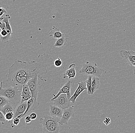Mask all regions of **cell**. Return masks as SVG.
<instances>
[{
    "label": "cell",
    "instance_id": "6da1fadb",
    "mask_svg": "<svg viewBox=\"0 0 135 133\" xmlns=\"http://www.w3.org/2000/svg\"><path fill=\"white\" fill-rule=\"evenodd\" d=\"M37 62L35 61H30L16 60L8 69L6 76L17 75L32 77L36 75V68Z\"/></svg>",
    "mask_w": 135,
    "mask_h": 133
},
{
    "label": "cell",
    "instance_id": "7a4b0ae2",
    "mask_svg": "<svg viewBox=\"0 0 135 133\" xmlns=\"http://www.w3.org/2000/svg\"><path fill=\"white\" fill-rule=\"evenodd\" d=\"M22 90L17 87L6 86L2 87L1 83L0 95L8 98L10 102L17 107L21 103Z\"/></svg>",
    "mask_w": 135,
    "mask_h": 133
},
{
    "label": "cell",
    "instance_id": "3957f363",
    "mask_svg": "<svg viewBox=\"0 0 135 133\" xmlns=\"http://www.w3.org/2000/svg\"><path fill=\"white\" fill-rule=\"evenodd\" d=\"M60 117H54L48 115L44 116V118H40L39 123L42 125L44 133H59Z\"/></svg>",
    "mask_w": 135,
    "mask_h": 133
},
{
    "label": "cell",
    "instance_id": "277c9868",
    "mask_svg": "<svg viewBox=\"0 0 135 133\" xmlns=\"http://www.w3.org/2000/svg\"><path fill=\"white\" fill-rule=\"evenodd\" d=\"M104 72V70L98 66L96 63L89 61L83 64L82 67L79 71L81 74L99 77H101Z\"/></svg>",
    "mask_w": 135,
    "mask_h": 133
},
{
    "label": "cell",
    "instance_id": "5b68a950",
    "mask_svg": "<svg viewBox=\"0 0 135 133\" xmlns=\"http://www.w3.org/2000/svg\"><path fill=\"white\" fill-rule=\"evenodd\" d=\"M52 101L54 102V105L63 110L70 107L71 102L68 98L67 94L65 93L61 94L56 99Z\"/></svg>",
    "mask_w": 135,
    "mask_h": 133
},
{
    "label": "cell",
    "instance_id": "8992f818",
    "mask_svg": "<svg viewBox=\"0 0 135 133\" xmlns=\"http://www.w3.org/2000/svg\"><path fill=\"white\" fill-rule=\"evenodd\" d=\"M28 85L29 86L32 93V97L37 99L38 94L40 89L39 84L37 76L32 77L28 82Z\"/></svg>",
    "mask_w": 135,
    "mask_h": 133
},
{
    "label": "cell",
    "instance_id": "52a82bcc",
    "mask_svg": "<svg viewBox=\"0 0 135 133\" xmlns=\"http://www.w3.org/2000/svg\"><path fill=\"white\" fill-rule=\"evenodd\" d=\"M74 84L75 83L73 81L69 80L65 84V85L60 89L57 95H55L54 94H53L54 97V98L51 99V101H52L53 100L56 99L61 94H63V93L67 94L68 98V99H70L71 97V91L72 88L73 87Z\"/></svg>",
    "mask_w": 135,
    "mask_h": 133
},
{
    "label": "cell",
    "instance_id": "ba28073f",
    "mask_svg": "<svg viewBox=\"0 0 135 133\" xmlns=\"http://www.w3.org/2000/svg\"><path fill=\"white\" fill-rule=\"evenodd\" d=\"M11 18V17L9 14H6L4 17H1V21H2L6 23V30L8 33V35L4 37H1V40L3 43H6L8 42L11 38L13 33L12 28L9 22V19Z\"/></svg>",
    "mask_w": 135,
    "mask_h": 133
},
{
    "label": "cell",
    "instance_id": "9c48e42d",
    "mask_svg": "<svg viewBox=\"0 0 135 133\" xmlns=\"http://www.w3.org/2000/svg\"><path fill=\"white\" fill-rule=\"evenodd\" d=\"M74 106L70 107L63 110V115L59 121V124L61 125L66 124L68 121L71 117H74Z\"/></svg>",
    "mask_w": 135,
    "mask_h": 133
},
{
    "label": "cell",
    "instance_id": "30bf717a",
    "mask_svg": "<svg viewBox=\"0 0 135 133\" xmlns=\"http://www.w3.org/2000/svg\"><path fill=\"white\" fill-rule=\"evenodd\" d=\"M78 87L76 90L75 93L69 99V101L73 103H75V102L76 99L83 91L87 90L86 84L85 81H81V82H78Z\"/></svg>",
    "mask_w": 135,
    "mask_h": 133
},
{
    "label": "cell",
    "instance_id": "8fae6325",
    "mask_svg": "<svg viewBox=\"0 0 135 133\" xmlns=\"http://www.w3.org/2000/svg\"><path fill=\"white\" fill-rule=\"evenodd\" d=\"M120 56L127 61V63L132 66V63H135V52L132 50L126 51L121 50L120 51Z\"/></svg>",
    "mask_w": 135,
    "mask_h": 133
},
{
    "label": "cell",
    "instance_id": "7c38bea8",
    "mask_svg": "<svg viewBox=\"0 0 135 133\" xmlns=\"http://www.w3.org/2000/svg\"><path fill=\"white\" fill-rule=\"evenodd\" d=\"M40 105V103L38 101L37 99L32 97L30 100L27 101V107L24 113L19 118L21 119L23 116L28 114L30 112L34 111L37 109Z\"/></svg>",
    "mask_w": 135,
    "mask_h": 133
},
{
    "label": "cell",
    "instance_id": "4fadbf2b",
    "mask_svg": "<svg viewBox=\"0 0 135 133\" xmlns=\"http://www.w3.org/2000/svg\"><path fill=\"white\" fill-rule=\"evenodd\" d=\"M32 93L27 84L23 86L21 95V103L24 102H27L32 98Z\"/></svg>",
    "mask_w": 135,
    "mask_h": 133
},
{
    "label": "cell",
    "instance_id": "5bb4252c",
    "mask_svg": "<svg viewBox=\"0 0 135 133\" xmlns=\"http://www.w3.org/2000/svg\"><path fill=\"white\" fill-rule=\"evenodd\" d=\"M27 107V102H24L21 103L15 109L14 112V118L16 117L20 118L26 111Z\"/></svg>",
    "mask_w": 135,
    "mask_h": 133
},
{
    "label": "cell",
    "instance_id": "9a60e30c",
    "mask_svg": "<svg viewBox=\"0 0 135 133\" xmlns=\"http://www.w3.org/2000/svg\"><path fill=\"white\" fill-rule=\"evenodd\" d=\"M76 66L75 64L73 63L70 65L68 68L63 73V78L66 79L68 78L71 79L75 78L76 76Z\"/></svg>",
    "mask_w": 135,
    "mask_h": 133
},
{
    "label": "cell",
    "instance_id": "2e32d148",
    "mask_svg": "<svg viewBox=\"0 0 135 133\" xmlns=\"http://www.w3.org/2000/svg\"><path fill=\"white\" fill-rule=\"evenodd\" d=\"M63 109L55 105H50V114L51 116L61 118L63 115Z\"/></svg>",
    "mask_w": 135,
    "mask_h": 133
},
{
    "label": "cell",
    "instance_id": "e0dca14e",
    "mask_svg": "<svg viewBox=\"0 0 135 133\" xmlns=\"http://www.w3.org/2000/svg\"><path fill=\"white\" fill-rule=\"evenodd\" d=\"M49 35L50 37L53 36L54 38L59 39L63 37L64 34L61 32L60 28L56 27L54 26L51 29L50 32L49 33Z\"/></svg>",
    "mask_w": 135,
    "mask_h": 133
},
{
    "label": "cell",
    "instance_id": "ac0fdd59",
    "mask_svg": "<svg viewBox=\"0 0 135 133\" xmlns=\"http://www.w3.org/2000/svg\"><path fill=\"white\" fill-rule=\"evenodd\" d=\"M17 107L11 102H8L3 107L0 108V111L2 112L4 115H6L7 113L9 112L15 111Z\"/></svg>",
    "mask_w": 135,
    "mask_h": 133
},
{
    "label": "cell",
    "instance_id": "d6986e66",
    "mask_svg": "<svg viewBox=\"0 0 135 133\" xmlns=\"http://www.w3.org/2000/svg\"><path fill=\"white\" fill-rule=\"evenodd\" d=\"M92 81L91 91L92 95L98 90L100 85L99 77L96 76H93Z\"/></svg>",
    "mask_w": 135,
    "mask_h": 133
},
{
    "label": "cell",
    "instance_id": "ffe728a7",
    "mask_svg": "<svg viewBox=\"0 0 135 133\" xmlns=\"http://www.w3.org/2000/svg\"><path fill=\"white\" fill-rule=\"evenodd\" d=\"M68 38L66 37L65 35L60 38L58 39L55 43L54 47L57 48H62L65 46L68 42Z\"/></svg>",
    "mask_w": 135,
    "mask_h": 133
},
{
    "label": "cell",
    "instance_id": "44dd1931",
    "mask_svg": "<svg viewBox=\"0 0 135 133\" xmlns=\"http://www.w3.org/2000/svg\"><path fill=\"white\" fill-rule=\"evenodd\" d=\"M92 77V76H88V79L85 81L86 84L87 93L88 95H92L91 86Z\"/></svg>",
    "mask_w": 135,
    "mask_h": 133
},
{
    "label": "cell",
    "instance_id": "7402d4cb",
    "mask_svg": "<svg viewBox=\"0 0 135 133\" xmlns=\"http://www.w3.org/2000/svg\"><path fill=\"white\" fill-rule=\"evenodd\" d=\"M14 113L13 112H9L7 113L5 116L6 122L11 124V125L13 124V120L14 119Z\"/></svg>",
    "mask_w": 135,
    "mask_h": 133
},
{
    "label": "cell",
    "instance_id": "603a6c76",
    "mask_svg": "<svg viewBox=\"0 0 135 133\" xmlns=\"http://www.w3.org/2000/svg\"><path fill=\"white\" fill-rule=\"evenodd\" d=\"M9 102L10 101L8 98L4 96L0 95V108L3 107Z\"/></svg>",
    "mask_w": 135,
    "mask_h": 133
},
{
    "label": "cell",
    "instance_id": "cb8c5ba5",
    "mask_svg": "<svg viewBox=\"0 0 135 133\" xmlns=\"http://www.w3.org/2000/svg\"><path fill=\"white\" fill-rule=\"evenodd\" d=\"M62 64H63V62L60 58H58L54 62V65L56 67H61Z\"/></svg>",
    "mask_w": 135,
    "mask_h": 133
},
{
    "label": "cell",
    "instance_id": "d4e9b609",
    "mask_svg": "<svg viewBox=\"0 0 135 133\" xmlns=\"http://www.w3.org/2000/svg\"><path fill=\"white\" fill-rule=\"evenodd\" d=\"M20 119H21L17 117L13 119V124L11 125L12 127L13 128L15 127V125H18L20 123Z\"/></svg>",
    "mask_w": 135,
    "mask_h": 133
},
{
    "label": "cell",
    "instance_id": "484cf974",
    "mask_svg": "<svg viewBox=\"0 0 135 133\" xmlns=\"http://www.w3.org/2000/svg\"><path fill=\"white\" fill-rule=\"evenodd\" d=\"M32 120L31 119L30 116H26L25 118V123L28 125H30L32 124Z\"/></svg>",
    "mask_w": 135,
    "mask_h": 133
},
{
    "label": "cell",
    "instance_id": "4316f807",
    "mask_svg": "<svg viewBox=\"0 0 135 133\" xmlns=\"http://www.w3.org/2000/svg\"><path fill=\"white\" fill-rule=\"evenodd\" d=\"M0 121L3 125L4 124L5 122H6L5 115L1 111H0Z\"/></svg>",
    "mask_w": 135,
    "mask_h": 133
},
{
    "label": "cell",
    "instance_id": "83f0119b",
    "mask_svg": "<svg viewBox=\"0 0 135 133\" xmlns=\"http://www.w3.org/2000/svg\"><path fill=\"white\" fill-rule=\"evenodd\" d=\"M0 28L1 30H6V23L2 21H1L0 22Z\"/></svg>",
    "mask_w": 135,
    "mask_h": 133
},
{
    "label": "cell",
    "instance_id": "f1b7e54d",
    "mask_svg": "<svg viewBox=\"0 0 135 133\" xmlns=\"http://www.w3.org/2000/svg\"><path fill=\"white\" fill-rule=\"evenodd\" d=\"M8 35L6 30H1V37H4Z\"/></svg>",
    "mask_w": 135,
    "mask_h": 133
},
{
    "label": "cell",
    "instance_id": "f546056e",
    "mask_svg": "<svg viewBox=\"0 0 135 133\" xmlns=\"http://www.w3.org/2000/svg\"><path fill=\"white\" fill-rule=\"evenodd\" d=\"M103 122L105 125H109L111 122V120L109 118L105 117V120L103 121Z\"/></svg>",
    "mask_w": 135,
    "mask_h": 133
},
{
    "label": "cell",
    "instance_id": "4dcf8cb0",
    "mask_svg": "<svg viewBox=\"0 0 135 133\" xmlns=\"http://www.w3.org/2000/svg\"><path fill=\"white\" fill-rule=\"evenodd\" d=\"M6 13V10L5 9H4V8L1 7V8H0V17H2V15H3V14Z\"/></svg>",
    "mask_w": 135,
    "mask_h": 133
},
{
    "label": "cell",
    "instance_id": "1f68e13d",
    "mask_svg": "<svg viewBox=\"0 0 135 133\" xmlns=\"http://www.w3.org/2000/svg\"><path fill=\"white\" fill-rule=\"evenodd\" d=\"M30 116L31 117V119L33 120H35L37 117V115L35 113H32Z\"/></svg>",
    "mask_w": 135,
    "mask_h": 133
},
{
    "label": "cell",
    "instance_id": "d6a6232c",
    "mask_svg": "<svg viewBox=\"0 0 135 133\" xmlns=\"http://www.w3.org/2000/svg\"><path fill=\"white\" fill-rule=\"evenodd\" d=\"M133 71H134V75H135V66H134V68H133Z\"/></svg>",
    "mask_w": 135,
    "mask_h": 133
},
{
    "label": "cell",
    "instance_id": "836d02e7",
    "mask_svg": "<svg viewBox=\"0 0 135 133\" xmlns=\"http://www.w3.org/2000/svg\"><path fill=\"white\" fill-rule=\"evenodd\" d=\"M132 66H135V63H132Z\"/></svg>",
    "mask_w": 135,
    "mask_h": 133
}]
</instances>
